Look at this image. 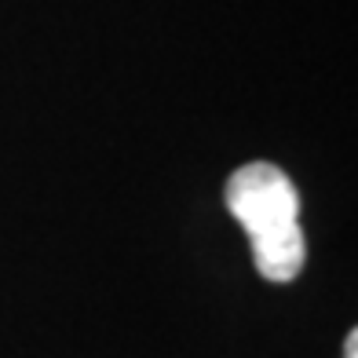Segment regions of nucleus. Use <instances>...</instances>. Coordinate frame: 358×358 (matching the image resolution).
<instances>
[{
    "mask_svg": "<svg viewBox=\"0 0 358 358\" xmlns=\"http://www.w3.org/2000/svg\"><path fill=\"white\" fill-rule=\"evenodd\" d=\"M227 205L252 241V264L267 282H292L303 271L300 194L271 161H249L227 179Z\"/></svg>",
    "mask_w": 358,
    "mask_h": 358,
    "instance_id": "f257e3e1",
    "label": "nucleus"
},
{
    "mask_svg": "<svg viewBox=\"0 0 358 358\" xmlns=\"http://www.w3.org/2000/svg\"><path fill=\"white\" fill-rule=\"evenodd\" d=\"M344 358H358V333L351 329L348 340H344Z\"/></svg>",
    "mask_w": 358,
    "mask_h": 358,
    "instance_id": "f03ea898",
    "label": "nucleus"
}]
</instances>
